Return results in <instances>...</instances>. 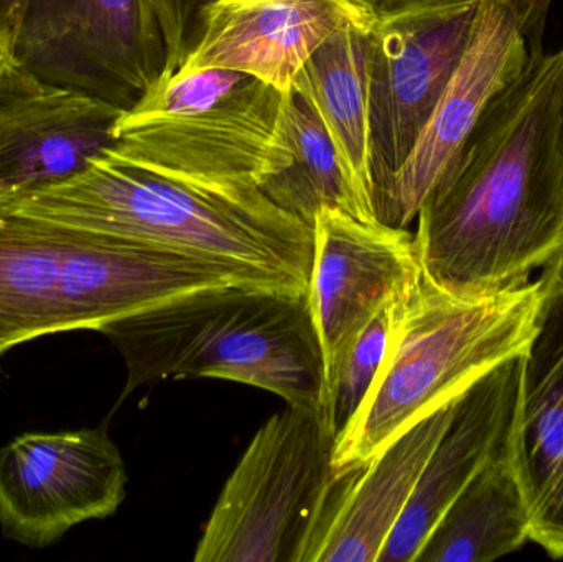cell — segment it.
<instances>
[{
  "mask_svg": "<svg viewBox=\"0 0 563 562\" xmlns=\"http://www.w3.org/2000/svg\"><path fill=\"white\" fill-rule=\"evenodd\" d=\"M227 286L271 287L224 264L0 208L5 352L69 330L106 335L137 313Z\"/></svg>",
  "mask_w": 563,
  "mask_h": 562,
  "instance_id": "3",
  "label": "cell"
},
{
  "mask_svg": "<svg viewBox=\"0 0 563 562\" xmlns=\"http://www.w3.org/2000/svg\"><path fill=\"white\" fill-rule=\"evenodd\" d=\"M371 29L346 26L331 35L305 62L290 88L317 112L351 184L374 208L369 165Z\"/></svg>",
  "mask_w": 563,
  "mask_h": 562,
  "instance_id": "19",
  "label": "cell"
},
{
  "mask_svg": "<svg viewBox=\"0 0 563 562\" xmlns=\"http://www.w3.org/2000/svg\"><path fill=\"white\" fill-rule=\"evenodd\" d=\"M9 56H7L5 49L2 48V45H0V76H2L3 69H5V66L9 65Z\"/></svg>",
  "mask_w": 563,
  "mask_h": 562,
  "instance_id": "24",
  "label": "cell"
},
{
  "mask_svg": "<svg viewBox=\"0 0 563 562\" xmlns=\"http://www.w3.org/2000/svg\"><path fill=\"white\" fill-rule=\"evenodd\" d=\"M420 266L416 234L407 228L330 208L318 214L307 300L324 385L357 333L409 286Z\"/></svg>",
  "mask_w": 563,
  "mask_h": 562,
  "instance_id": "12",
  "label": "cell"
},
{
  "mask_svg": "<svg viewBox=\"0 0 563 562\" xmlns=\"http://www.w3.org/2000/svg\"><path fill=\"white\" fill-rule=\"evenodd\" d=\"M321 411L288 406L247 445L195 553L197 562H297L334 477Z\"/></svg>",
  "mask_w": 563,
  "mask_h": 562,
  "instance_id": "7",
  "label": "cell"
},
{
  "mask_svg": "<svg viewBox=\"0 0 563 562\" xmlns=\"http://www.w3.org/2000/svg\"><path fill=\"white\" fill-rule=\"evenodd\" d=\"M361 0H218L177 73L233 69L287 91L308 58L346 26L371 29Z\"/></svg>",
  "mask_w": 563,
  "mask_h": 562,
  "instance_id": "16",
  "label": "cell"
},
{
  "mask_svg": "<svg viewBox=\"0 0 563 562\" xmlns=\"http://www.w3.org/2000/svg\"><path fill=\"white\" fill-rule=\"evenodd\" d=\"M124 112L9 62L0 76V201L82 174L114 147Z\"/></svg>",
  "mask_w": 563,
  "mask_h": 562,
  "instance_id": "13",
  "label": "cell"
},
{
  "mask_svg": "<svg viewBox=\"0 0 563 562\" xmlns=\"http://www.w3.org/2000/svg\"><path fill=\"white\" fill-rule=\"evenodd\" d=\"M128 366L124 396L167 378H213L321 411L324 365L307 293L260 286L201 290L106 333Z\"/></svg>",
  "mask_w": 563,
  "mask_h": 562,
  "instance_id": "5",
  "label": "cell"
},
{
  "mask_svg": "<svg viewBox=\"0 0 563 562\" xmlns=\"http://www.w3.org/2000/svg\"><path fill=\"white\" fill-rule=\"evenodd\" d=\"M554 0H483L472 43L402 167L376 203V218L407 228L455 164L489 102L508 88L542 45Z\"/></svg>",
  "mask_w": 563,
  "mask_h": 562,
  "instance_id": "9",
  "label": "cell"
},
{
  "mask_svg": "<svg viewBox=\"0 0 563 562\" xmlns=\"http://www.w3.org/2000/svg\"><path fill=\"white\" fill-rule=\"evenodd\" d=\"M529 541L528 500L505 441L440 518L416 562H492Z\"/></svg>",
  "mask_w": 563,
  "mask_h": 562,
  "instance_id": "20",
  "label": "cell"
},
{
  "mask_svg": "<svg viewBox=\"0 0 563 562\" xmlns=\"http://www.w3.org/2000/svg\"><path fill=\"white\" fill-rule=\"evenodd\" d=\"M261 191L310 228L328 208L364 221L377 220L374 208L351 184L323 122L294 88L282 96L276 164Z\"/></svg>",
  "mask_w": 563,
  "mask_h": 562,
  "instance_id": "18",
  "label": "cell"
},
{
  "mask_svg": "<svg viewBox=\"0 0 563 562\" xmlns=\"http://www.w3.org/2000/svg\"><path fill=\"white\" fill-rule=\"evenodd\" d=\"M218 0H148L164 36L167 65L162 78L174 76L188 58L203 30L205 13Z\"/></svg>",
  "mask_w": 563,
  "mask_h": 562,
  "instance_id": "22",
  "label": "cell"
},
{
  "mask_svg": "<svg viewBox=\"0 0 563 562\" xmlns=\"http://www.w3.org/2000/svg\"><path fill=\"white\" fill-rule=\"evenodd\" d=\"M406 289L397 294L357 333L356 339L350 343L346 352L341 356L333 375L324 385L321 418H323L328 431L333 436L334 444L356 418L357 411L379 375L380 366H383L390 340H393L394 327L399 317L400 302H402Z\"/></svg>",
  "mask_w": 563,
  "mask_h": 562,
  "instance_id": "21",
  "label": "cell"
},
{
  "mask_svg": "<svg viewBox=\"0 0 563 562\" xmlns=\"http://www.w3.org/2000/svg\"><path fill=\"white\" fill-rule=\"evenodd\" d=\"M562 145H563V125H562ZM563 253V251H562Z\"/></svg>",
  "mask_w": 563,
  "mask_h": 562,
  "instance_id": "26",
  "label": "cell"
},
{
  "mask_svg": "<svg viewBox=\"0 0 563 562\" xmlns=\"http://www.w3.org/2000/svg\"><path fill=\"white\" fill-rule=\"evenodd\" d=\"M456 399L410 426L369 461L334 475L297 562H377L452 421Z\"/></svg>",
  "mask_w": 563,
  "mask_h": 562,
  "instance_id": "15",
  "label": "cell"
},
{
  "mask_svg": "<svg viewBox=\"0 0 563 562\" xmlns=\"http://www.w3.org/2000/svg\"><path fill=\"white\" fill-rule=\"evenodd\" d=\"M0 208L224 264L277 289L307 293L310 280L313 228L260 188L180 180L111 151L71 180Z\"/></svg>",
  "mask_w": 563,
  "mask_h": 562,
  "instance_id": "2",
  "label": "cell"
},
{
  "mask_svg": "<svg viewBox=\"0 0 563 562\" xmlns=\"http://www.w3.org/2000/svg\"><path fill=\"white\" fill-rule=\"evenodd\" d=\"M282 96L233 69L175 73L124 112L111 152L180 180L253 190L273 168Z\"/></svg>",
  "mask_w": 563,
  "mask_h": 562,
  "instance_id": "6",
  "label": "cell"
},
{
  "mask_svg": "<svg viewBox=\"0 0 563 562\" xmlns=\"http://www.w3.org/2000/svg\"><path fill=\"white\" fill-rule=\"evenodd\" d=\"M563 46H538L417 213L426 273L450 293L531 283L563 251Z\"/></svg>",
  "mask_w": 563,
  "mask_h": 562,
  "instance_id": "1",
  "label": "cell"
},
{
  "mask_svg": "<svg viewBox=\"0 0 563 562\" xmlns=\"http://www.w3.org/2000/svg\"><path fill=\"white\" fill-rule=\"evenodd\" d=\"M5 350L2 349V346H0V359H2L3 355H5Z\"/></svg>",
  "mask_w": 563,
  "mask_h": 562,
  "instance_id": "25",
  "label": "cell"
},
{
  "mask_svg": "<svg viewBox=\"0 0 563 562\" xmlns=\"http://www.w3.org/2000/svg\"><path fill=\"white\" fill-rule=\"evenodd\" d=\"M538 332L521 359L509 454L529 507V540L563 560V253L542 269Z\"/></svg>",
  "mask_w": 563,
  "mask_h": 562,
  "instance_id": "14",
  "label": "cell"
},
{
  "mask_svg": "<svg viewBox=\"0 0 563 562\" xmlns=\"http://www.w3.org/2000/svg\"><path fill=\"white\" fill-rule=\"evenodd\" d=\"M541 277L488 296H462L420 266L400 302L379 375L333 452L334 475L369 461L393 439L528 352L538 332Z\"/></svg>",
  "mask_w": 563,
  "mask_h": 562,
  "instance_id": "4",
  "label": "cell"
},
{
  "mask_svg": "<svg viewBox=\"0 0 563 562\" xmlns=\"http://www.w3.org/2000/svg\"><path fill=\"white\" fill-rule=\"evenodd\" d=\"M483 0L376 19L369 32V165L373 201L389 187L462 63Z\"/></svg>",
  "mask_w": 563,
  "mask_h": 562,
  "instance_id": "10",
  "label": "cell"
},
{
  "mask_svg": "<svg viewBox=\"0 0 563 562\" xmlns=\"http://www.w3.org/2000/svg\"><path fill=\"white\" fill-rule=\"evenodd\" d=\"M0 45L40 81L125 112L167 65L148 0H0Z\"/></svg>",
  "mask_w": 563,
  "mask_h": 562,
  "instance_id": "8",
  "label": "cell"
},
{
  "mask_svg": "<svg viewBox=\"0 0 563 562\" xmlns=\"http://www.w3.org/2000/svg\"><path fill=\"white\" fill-rule=\"evenodd\" d=\"M455 2H462V0H361V3H363L376 19L394 15V13L429 9V7L446 5V3Z\"/></svg>",
  "mask_w": 563,
  "mask_h": 562,
  "instance_id": "23",
  "label": "cell"
},
{
  "mask_svg": "<svg viewBox=\"0 0 563 562\" xmlns=\"http://www.w3.org/2000/svg\"><path fill=\"white\" fill-rule=\"evenodd\" d=\"M128 471L106 429L26 432L0 449V528L7 540L52 547L104 520L125 498Z\"/></svg>",
  "mask_w": 563,
  "mask_h": 562,
  "instance_id": "11",
  "label": "cell"
},
{
  "mask_svg": "<svg viewBox=\"0 0 563 562\" xmlns=\"http://www.w3.org/2000/svg\"><path fill=\"white\" fill-rule=\"evenodd\" d=\"M521 359L496 366L456 399L452 421L430 454L377 562H416L460 492L503 448L518 398Z\"/></svg>",
  "mask_w": 563,
  "mask_h": 562,
  "instance_id": "17",
  "label": "cell"
}]
</instances>
